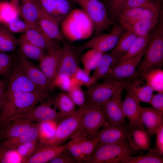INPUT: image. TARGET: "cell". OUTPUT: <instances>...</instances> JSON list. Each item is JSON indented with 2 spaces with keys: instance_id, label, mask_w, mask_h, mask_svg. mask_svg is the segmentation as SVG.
Masks as SVG:
<instances>
[{
  "instance_id": "obj_1",
  "label": "cell",
  "mask_w": 163,
  "mask_h": 163,
  "mask_svg": "<svg viewBox=\"0 0 163 163\" xmlns=\"http://www.w3.org/2000/svg\"><path fill=\"white\" fill-rule=\"evenodd\" d=\"M51 98L48 92L42 91L5 92L0 114V130L8 124L14 116L27 112L37 104Z\"/></svg>"
},
{
  "instance_id": "obj_2",
  "label": "cell",
  "mask_w": 163,
  "mask_h": 163,
  "mask_svg": "<svg viewBox=\"0 0 163 163\" xmlns=\"http://www.w3.org/2000/svg\"><path fill=\"white\" fill-rule=\"evenodd\" d=\"M61 23L63 37L71 42L87 39L94 31L92 21L81 8L71 10Z\"/></svg>"
},
{
  "instance_id": "obj_3",
  "label": "cell",
  "mask_w": 163,
  "mask_h": 163,
  "mask_svg": "<svg viewBox=\"0 0 163 163\" xmlns=\"http://www.w3.org/2000/svg\"><path fill=\"white\" fill-rule=\"evenodd\" d=\"M144 57L136 71V78L144 80L146 74L152 70L161 69L163 64V24L158 25L147 47Z\"/></svg>"
},
{
  "instance_id": "obj_4",
  "label": "cell",
  "mask_w": 163,
  "mask_h": 163,
  "mask_svg": "<svg viewBox=\"0 0 163 163\" xmlns=\"http://www.w3.org/2000/svg\"><path fill=\"white\" fill-rule=\"evenodd\" d=\"M139 150L131 142L126 144L98 143L87 163H120L123 158L137 153Z\"/></svg>"
},
{
  "instance_id": "obj_5",
  "label": "cell",
  "mask_w": 163,
  "mask_h": 163,
  "mask_svg": "<svg viewBox=\"0 0 163 163\" xmlns=\"http://www.w3.org/2000/svg\"><path fill=\"white\" fill-rule=\"evenodd\" d=\"M82 110L79 126L72 136L91 138L106 123L101 106L88 105Z\"/></svg>"
},
{
  "instance_id": "obj_6",
  "label": "cell",
  "mask_w": 163,
  "mask_h": 163,
  "mask_svg": "<svg viewBox=\"0 0 163 163\" xmlns=\"http://www.w3.org/2000/svg\"><path fill=\"white\" fill-rule=\"evenodd\" d=\"M130 81L120 82L105 79L101 83L94 84L85 92L87 104L101 106L116 93L125 89Z\"/></svg>"
},
{
  "instance_id": "obj_7",
  "label": "cell",
  "mask_w": 163,
  "mask_h": 163,
  "mask_svg": "<svg viewBox=\"0 0 163 163\" xmlns=\"http://www.w3.org/2000/svg\"><path fill=\"white\" fill-rule=\"evenodd\" d=\"M78 5L92 21L96 35L108 29L112 23L104 4L99 0H71Z\"/></svg>"
},
{
  "instance_id": "obj_8",
  "label": "cell",
  "mask_w": 163,
  "mask_h": 163,
  "mask_svg": "<svg viewBox=\"0 0 163 163\" xmlns=\"http://www.w3.org/2000/svg\"><path fill=\"white\" fill-rule=\"evenodd\" d=\"M91 138L102 144H126L130 142L132 127L129 123L113 124L107 122Z\"/></svg>"
},
{
  "instance_id": "obj_9",
  "label": "cell",
  "mask_w": 163,
  "mask_h": 163,
  "mask_svg": "<svg viewBox=\"0 0 163 163\" xmlns=\"http://www.w3.org/2000/svg\"><path fill=\"white\" fill-rule=\"evenodd\" d=\"M123 29L121 25H115L109 33L97 34L82 45L74 46L75 48L78 53L88 49H94L103 53L111 51L116 45Z\"/></svg>"
},
{
  "instance_id": "obj_10",
  "label": "cell",
  "mask_w": 163,
  "mask_h": 163,
  "mask_svg": "<svg viewBox=\"0 0 163 163\" xmlns=\"http://www.w3.org/2000/svg\"><path fill=\"white\" fill-rule=\"evenodd\" d=\"M82 110L78 109L74 113L65 117L57 124L55 133L50 139L40 143L46 145H57L63 144L78 130L80 124Z\"/></svg>"
},
{
  "instance_id": "obj_11",
  "label": "cell",
  "mask_w": 163,
  "mask_h": 163,
  "mask_svg": "<svg viewBox=\"0 0 163 163\" xmlns=\"http://www.w3.org/2000/svg\"><path fill=\"white\" fill-rule=\"evenodd\" d=\"M53 105V98H51L44 101L30 110L14 116L10 119L9 123L18 120H23L32 123L45 121L57 122L61 119V117L56 109L52 107Z\"/></svg>"
},
{
  "instance_id": "obj_12",
  "label": "cell",
  "mask_w": 163,
  "mask_h": 163,
  "mask_svg": "<svg viewBox=\"0 0 163 163\" xmlns=\"http://www.w3.org/2000/svg\"><path fill=\"white\" fill-rule=\"evenodd\" d=\"M145 50L133 58L117 64L103 79L126 82L131 81L136 78L137 68L144 55Z\"/></svg>"
},
{
  "instance_id": "obj_13",
  "label": "cell",
  "mask_w": 163,
  "mask_h": 163,
  "mask_svg": "<svg viewBox=\"0 0 163 163\" xmlns=\"http://www.w3.org/2000/svg\"><path fill=\"white\" fill-rule=\"evenodd\" d=\"M67 143V149L78 163H88L98 142L94 138L72 137Z\"/></svg>"
},
{
  "instance_id": "obj_14",
  "label": "cell",
  "mask_w": 163,
  "mask_h": 163,
  "mask_svg": "<svg viewBox=\"0 0 163 163\" xmlns=\"http://www.w3.org/2000/svg\"><path fill=\"white\" fill-rule=\"evenodd\" d=\"M17 63L25 74L39 89L47 92L53 89L40 68L36 66L28 59L20 55Z\"/></svg>"
},
{
  "instance_id": "obj_15",
  "label": "cell",
  "mask_w": 163,
  "mask_h": 163,
  "mask_svg": "<svg viewBox=\"0 0 163 163\" xmlns=\"http://www.w3.org/2000/svg\"><path fill=\"white\" fill-rule=\"evenodd\" d=\"M62 50V55L56 79L61 77H71L79 68L78 56L79 53L74 46L69 43H65Z\"/></svg>"
},
{
  "instance_id": "obj_16",
  "label": "cell",
  "mask_w": 163,
  "mask_h": 163,
  "mask_svg": "<svg viewBox=\"0 0 163 163\" xmlns=\"http://www.w3.org/2000/svg\"><path fill=\"white\" fill-rule=\"evenodd\" d=\"M8 78L6 93H9L15 91L26 92L42 91L28 78L17 63L14 64Z\"/></svg>"
},
{
  "instance_id": "obj_17",
  "label": "cell",
  "mask_w": 163,
  "mask_h": 163,
  "mask_svg": "<svg viewBox=\"0 0 163 163\" xmlns=\"http://www.w3.org/2000/svg\"><path fill=\"white\" fill-rule=\"evenodd\" d=\"M62 48L59 47L48 52L40 61L39 68L43 72L53 88L58 73L62 55Z\"/></svg>"
},
{
  "instance_id": "obj_18",
  "label": "cell",
  "mask_w": 163,
  "mask_h": 163,
  "mask_svg": "<svg viewBox=\"0 0 163 163\" xmlns=\"http://www.w3.org/2000/svg\"><path fill=\"white\" fill-rule=\"evenodd\" d=\"M123 90L116 93L101 105L107 121L111 123L123 124L126 123L121 106L122 94Z\"/></svg>"
},
{
  "instance_id": "obj_19",
  "label": "cell",
  "mask_w": 163,
  "mask_h": 163,
  "mask_svg": "<svg viewBox=\"0 0 163 163\" xmlns=\"http://www.w3.org/2000/svg\"><path fill=\"white\" fill-rule=\"evenodd\" d=\"M140 101L130 91H127L121 106L125 117L128 119L129 124L132 128L139 127L144 129L141 115V107Z\"/></svg>"
},
{
  "instance_id": "obj_20",
  "label": "cell",
  "mask_w": 163,
  "mask_h": 163,
  "mask_svg": "<svg viewBox=\"0 0 163 163\" xmlns=\"http://www.w3.org/2000/svg\"><path fill=\"white\" fill-rule=\"evenodd\" d=\"M160 11L145 7L127 8L121 10L116 17L121 25L136 20L159 17Z\"/></svg>"
},
{
  "instance_id": "obj_21",
  "label": "cell",
  "mask_w": 163,
  "mask_h": 163,
  "mask_svg": "<svg viewBox=\"0 0 163 163\" xmlns=\"http://www.w3.org/2000/svg\"><path fill=\"white\" fill-rule=\"evenodd\" d=\"M67 143L57 145H40L35 152L23 163H46L49 162L67 149Z\"/></svg>"
},
{
  "instance_id": "obj_22",
  "label": "cell",
  "mask_w": 163,
  "mask_h": 163,
  "mask_svg": "<svg viewBox=\"0 0 163 163\" xmlns=\"http://www.w3.org/2000/svg\"><path fill=\"white\" fill-rule=\"evenodd\" d=\"M59 24L55 18L45 12L41 8L37 22L40 29L51 39L63 41L65 38L59 29Z\"/></svg>"
},
{
  "instance_id": "obj_23",
  "label": "cell",
  "mask_w": 163,
  "mask_h": 163,
  "mask_svg": "<svg viewBox=\"0 0 163 163\" xmlns=\"http://www.w3.org/2000/svg\"><path fill=\"white\" fill-rule=\"evenodd\" d=\"M21 36L30 42L44 50L47 53L59 47L57 41L49 38L39 29H30Z\"/></svg>"
},
{
  "instance_id": "obj_24",
  "label": "cell",
  "mask_w": 163,
  "mask_h": 163,
  "mask_svg": "<svg viewBox=\"0 0 163 163\" xmlns=\"http://www.w3.org/2000/svg\"><path fill=\"white\" fill-rule=\"evenodd\" d=\"M41 10L37 0H20V16L27 23L39 29L37 22Z\"/></svg>"
},
{
  "instance_id": "obj_25",
  "label": "cell",
  "mask_w": 163,
  "mask_h": 163,
  "mask_svg": "<svg viewBox=\"0 0 163 163\" xmlns=\"http://www.w3.org/2000/svg\"><path fill=\"white\" fill-rule=\"evenodd\" d=\"M120 57L111 53H103L91 76L93 85L103 79L113 69Z\"/></svg>"
},
{
  "instance_id": "obj_26",
  "label": "cell",
  "mask_w": 163,
  "mask_h": 163,
  "mask_svg": "<svg viewBox=\"0 0 163 163\" xmlns=\"http://www.w3.org/2000/svg\"><path fill=\"white\" fill-rule=\"evenodd\" d=\"M140 115L143 125L151 136L155 134L159 127L163 126V114L152 108L141 107Z\"/></svg>"
},
{
  "instance_id": "obj_27",
  "label": "cell",
  "mask_w": 163,
  "mask_h": 163,
  "mask_svg": "<svg viewBox=\"0 0 163 163\" xmlns=\"http://www.w3.org/2000/svg\"><path fill=\"white\" fill-rule=\"evenodd\" d=\"M35 123L21 120L13 121L0 130V140H5L20 135L30 129Z\"/></svg>"
},
{
  "instance_id": "obj_28",
  "label": "cell",
  "mask_w": 163,
  "mask_h": 163,
  "mask_svg": "<svg viewBox=\"0 0 163 163\" xmlns=\"http://www.w3.org/2000/svg\"><path fill=\"white\" fill-rule=\"evenodd\" d=\"M132 93L140 102L149 103L153 90L142 80L136 78L130 81L125 89Z\"/></svg>"
},
{
  "instance_id": "obj_29",
  "label": "cell",
  "mask_w": 163,
  "mask_h": 163,
  "mask_svg": "<svg viewBox=\"0 0 163 163\" xmlns=\"http://www.w3.org/2000/svg\"><path fill=\"white\" fill-rule=\"evenodd\" d=\"M159 17L143 19L123 23L121 25L124 28L136 34L138 37L149 34L159 22Z\"/></svg>"
},
{
  "instance_id": "obj_30",
  "label": "cell",
  "mask_w": 163,
  "mask_h": 163,
  "mask_svg": "<svg viewBox=\"0 0 163 163\" xmlns=\"http://www.w3.org/2000/svg\"><path fill=\"white\" fill-rule=\"evenodd\" d=\"M20 55L28 59L40 61L47 53L29 42L22 36L18 40Z\"/></svg>"
},
{
  "instance_id": "obj_31",
  "label": "cell",
  "mask_w": 163,
  "mask_h": 163,
  "mask_svg": "<svg viewBox=\"0 0 163 163\" xmlns=\"http://www.w3.org/2000/svg\"><path fill=\"white\" fill-rule=\"evenodd\" d=\"M53 105L62 118L76 112V106L67 93L60 92L53 98Z\"/></svg>"
},
{
  "instance_id": "obj_32",
  "label": "cell",
  "mask_w": 163,
  "mask_h": 163,
  "mask_svg": "<svg viewBox=\"0 0 163 163\" xmlns=\"http://www.w3.org/2000/svg\"><path fill=\"white\" fill-rule=\"evenodd\" d=\"M38 123L28 131L17 137L5 140L0 144L3 146L10 149H14L22 144L39 140Z\"/></svg>"
},
{
  "instance_id": "obj_33",
  "label": "cell",
  "mask_w": 163,
  "mask_h": 163,
  "mask_svg": "<svg viewBox=\"0 0 163 163\" xmlns=\"http://www.w3.org/2000/svg\"><path fill=\"white\" fill-rule=\"evenodd\" d=\"M147 153L134 156L132 155L123 158L121 163H162L163 153L156 148H149Z\"/></svg>"
},
{
  "instance_id": "obj_34",
  "label": "cell",
  "mask_w": 163,
  "mask_h": 163,
  "mask_svg": "<svg viewBox=\"0 0 163 163\" xmlns=\"http://www.w3.org/2000/svg\"><path fill=\"white\" fill-rule=\"evenodd\" d=\"M138 37L131 31L126 30L123 31L110 53L121 57L126 53Z\"/></svg>"
},
{
  "instance_id": "obj_35",
  "label": "cell",
  "mask_w": 163,
  "mask_h": 163,
  "mask_svg": "<svg viewBox=\"0 0 163 163\" xmlns=\"http://www.w3.org/2000/svg\"><path fill=\"white\" fill-rule=\"evenodd\" d=\"M18 44V40L5 26H0V51H14Z\"/></svg>"
},
{
  "instance_id": "obj_36",
  "label": "cell",
  "mask_w": 163,
  "mask_h": 163,
  "mask_svg": "<svg viewBox=\"0 0 163 163\" xmlns=\"http://www.w3.org/2000/svg\"><path fill=\"white\" fill-rule=\"evenodd\" d=\"M20 9L10 2H0V24L5 25L19 18Z\"/></svg>"
},
{
  "instance_id": "obj_37",
  "label": "cell",
  "mask_w": 163,
  "mask_h": 163,
  "mask_svg": "<svg viewBox=\"0 0 163 163\" xmlns=\"http://www.w3.org/2000/svg\"><path fill=\"white\" fill-rule=\"evenodd\" d=\"M148 133L139 127L132 128L130 140L132 144L136 149L148 150L150 141Z\"/></svg>"
},
{
  "instance_id": "obj_38",
  "label": "cell",
  "mask_w": 163,
  "mask_h": 163,
  "mask_svg": "<svg viewBox=\"0 0 163 163\" xmlns=\"http://www.w3.org/2000/svg\"><path fill=\"white\" fill-rule=\"evenodd\" d=\"M152 38L150 34L145 36L138 37L126 53L119 58L117 64L133 58L145 50Z\"/></svg>"
},
{
  "instance_id": "obj_39",
  "label": "cell",
  "mask_w": 163,
  "mask_h": 163,
  "mask_svg": "<svg viewBox=\"0 0 163 163\" xmlns=\"http://www.w3.org/2000/svg\"><path fill=\"white\" fill-rule=\"evenodd\" d=\"M103 53L95 50L89 49L82 54L81 60L84 69L90 74L96 68Z\"/></svg>"
},
{
  "instance_id": "obj_40",
  "label": "cell",
  "mask_w": 163,
  "mask_h": 163,
  "mask_svg": "<svg viewBox=\"0 0 163 163\" xmlns=\"http://www.w3.org/2000/svg\"><path fill=\"white\" fill-rule=\"evenodd\" d=\"M144 80L158 92H163V70L161 69L151 70L145 75Z\"/></svg>"
},
{
  "instance_id": "obj_41",
  "label": "cell",
  "mask_w": 163,
  "mask_h": 163,
  "mask_svg": "<svg viewBox=\"0 0 163 163\" xmlns=\"http://www.w3.org/2000/svg\"><path fill=\"white\" fill-rule=\"evenodd\" d=\"M39 141L43 142L51 139L55 133L56 122L45 121L38 122Z\"/></svg>"
},
{
  "instance_id": "obj_42",
  "label": "cell",
  "mask_w": 163,
  "mask_h": 163,
  "mask_svg": "<svg viewBox=\"0 0 163 163\" xmlns=\"http://www.w3.org/2000/svg\"><path fill=\"white\" fill-rule=\"evenodd\" d=\"M67 92L78 109L83 108L87 105L85 92L82 90L81 86L74 84Z\"/></svg>"
},
{
  "instance_id": "obj_43",
  "label": "cell",
  "mask_w": 163,
  "mask_h": 163,
  "mask_svg": "<svg viewBox=\"0 0 163 163\" xmlns=\"http://www.w3.org/2000/svg\"><path fill=\"white\" fill-rule=\"evenodd\" d=\"M40 145L39 140L21 145L14 149L22 160V163L33 155Z\"/></svg>"
},
{
  "instance_id": "obj_44",
  "label": "cell",
  "mask_w": 163,
  "mask_h": 163,
  "mask_svg": "<svg viewBox=\"0 0 163 163\" xmlns=\"http://www.w3.org/2000/svg\"><path fill=\"white\" fill-rule=\"evenodd\" d=\"M22 160L15 149H10L0 144V163H21Z\"/></svg>"
},
{
  "instance_id": "obj_45",
  "label": "cell",
  "mask_w": 163,
  "mask_h": 163,
  "mask_svg": "<svg viewBox=\"0 0 163 163\" xmlns=\"http://www.w3.org/2000/svg\"><path fill=\"white\" fill-rule=\"evenodd\" d=\"M160 1L159 0H128L120 11L124 9L142 7L160 10Z\"/></svg>"
},
{
  "instance_id": "obj_46",
  "label": "cell",
  "mask_w": 163,
  "mask_h": 163,
  "mask_svg": "<svg viewBox=\"0 0 163 163\" xmlns=\"http://www.w3.org/2000/svg\"><path fill=\"white\" fill-rule=\"evenodd\" d=\"M89 74L79 67L71 78L74 84L89 87L93 85Z\"/></svg>"
},
{
  "instance_id": "obj_47",
  "label": "cell",
  "mask_w": 163,
  "mask_h": 163,
  "mask_svg": "<svg viewBox=\"0 0 163 163\" xmlns=\"http://www.w3.org/2000/svg\"><path fill=\"white\" fill-rule=\"evenodd\" d=\"M5 25L13 33H24L31 28L37 29L30 25L23 19H20L19 18Z\"/></svg>"
},
{
  "instance_id": "obj_48",
  "label": "cell",
  "mask_w": 163,
  "mask_h": 163,
  "mask_svg": "<svg viewBox=\"0 0 163 163\" xmlns=\"http://www.w3.org/2000/svg\"><path fill=\"white\" fill-rule=\"evenodd\" d=\"M56 8L59 23L72 10L70 0H56Z\"/></svg>"
},
{
  "instance_id": "obj_49",
  "label": "cell",
  "mask_w": 163,
  "mask_h": 163,
  "mask_svg": "<svg viewBox=\"0 0 163 163\" xmlns=\"http://www.w3.org/2000/svg\"><path fill=\"white\" fill-rule=\"evenodd\" d=\"M37 0L42 9L47 14L55 18L58 22L56 11V0Z\"/></svg>"
},
{
  "instance_id": "obj_50",
  "label": "cell",
  "mask_w": 163,
  "mask_h": 163,
  "mask_svg": "<svg viewBox=\"0 0 163 163\" xmlns=\"http://www.w3.org/2000/svg\"><path fill=\"white\" fill-rule=\"evenodd\" d=\"M50 163H77V162L66 149L52 160Z\"/></svg>"
},
{
  "instance_id": "obj_51",
  "label": "cell",
  "mask_w": 163,
  "mask_h": 163,
  "mask_svg": "<svg viewBox=\"0 0 163 163\" xmlns=\"http://www.w3.org/2000/svg\"><path fill=\"white\" fill-rule=\"evenodd\" d=\"M128 0H107L110 14L116 17L122 7Z\"/></svg>"
},
{
  "instance_id": "obj_52",
  "label": "cell",
  "mask_w": 163,
  "mask_h": 163,
  "mask_svg": "<svg viewBox=\"0 0 163 163\" xmlns=\"http://www.w3.org/2000/svg\"><path fill=\"white\" fill-rule=\"evenodd\" d=\"M149 104L153 109L163 114V92L153 95Z\"/></svg>"
},
{
  "instance_id": "obj_53",
  "label": "cell",
  "mask_w": 163,
  "mask_h": 163,
  "mask_svg": "<svg viewBox=\"0 0 163 163\" xmlns=\"http://www.w3.org/2000/svg\"><path fill=\"white\" fill-rule=\"evenodd\" d=\"M155 134L156 148L163 153V126L157 130Z\"/></svg>"
},
{
  "instance_id": "obj_54",
  "label": "cell",
  "mask_w": 163,
  "mask_h": 163,
  "mask_svg": "<svg viewBox=\"0 0 163 163\" xmlns=\"http://www.w3.org/2000/svg\"><path fill=\"white\" fill-rule=\"evenodd\" d=\"M7 82L5 79H0V97L3 96L5 92Z\"/></svg>"
},
{
  "instance_id": "obj_55",
  "label": "cell",
  "mask_w": 163,
  "mask_h": 163,
  "mask_svg": "<svg viewBox=\"0 0 163 163\" xmlns=\"http://www.w3.org/2000/svg\"><path fill=\"white\" fill-rule=\"evenodd\" d=\"M9 76L10 75L0 65V76L8 78Z\"/></svg>"
},
{
  "instance_id": "obj_56",
  "label": "cell",
  "mask_w": 163,
  "mask_h": 163,
  "mask_svg": "<svg viewBox=\"0 0 163 163\" xmlns=\"http://www.w3.org/2000/svg\"><path fill=\"white\" fill-rule=\"evenodd\" d=\"M4 100V95L0 97V114L3 107Z\"/></svg>"
},
{
  "instance_id": "obj_57",
  "label": "cell",
  "mask_w": 163,
  "mask_h": 163,
  "mask_svg": "<svg viewBox=\"0 0 163 163\" xmlns=\"http://www.w3.org/2000/svg\"><path fill=\"white\" fill-rule=\"evenodd\" d=\"M20 0H10V2L16 5L20 9Z\"/></svg>"
},
{
  "instance_id": "obj_58",
  "label": "cell",
  "mask_w": 163,
  "mask_h": 163,
  "mask_svg": "<svg viewBox=\"0 0 163 163\" xmlns=\"http://www.w3.org/2000/svg\"><path fill=\"white\" fill-rule=\"evenodd\" d=\"M6 0H0V1H6Z\"/></svg>"
},
{
  "instance_id": "obj_59",
  "label": "cell",
  "mask_w": 163,
  "mask_h": 163,
  "mask_svg": "<svg viewBox=\"0 0 163 163\" xmlns=\"http://www.w3.org/2000/svg\"><path fill=\"white\" fill-rule=\"evenodd\" d=\"M159 0L160 1V0Z\"/></svg>"
}]
</instances>
